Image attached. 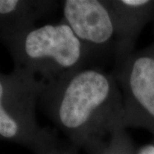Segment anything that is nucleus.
Returning <instances> with one entry per match:
<instances>
[{
  "mask_svg": "<svg viewBox=\"0 0 154 154\" xmlns=\"http://www.w3.org/2000/svg\"><path fill=\"white\" fill-rule=\"evenodd\" d=\"M57 1L0 0V41L17 37L35 27V22L57 9Z\"/></svg>",
  "mask_w": 154,
  "mask_h": 154,
  "instance_id": "7",
  "label": "nucleus"
},
{
  "mask_svg": "<svg viewBox=\"0 0 154 154\" xmlns=\"http://www.w3.org/2000/svg\"><path fill=\"white\" fill-rule=\"evenodd\" d=\"M132 142L124 128H116L100 150L99 154H127L131 151Z\"/></svg>",
  "mask_w": 154,
  "mask_h": 154,
  "instance_id": "8",
  "label": "nucleus"
},
{
  "mask_svg": "<svg viewBox=\"0 0 154 154\" xmlns=\"http://www.w3.org/2000/svg\"><path fill=\"white\" fill-rule=\"evenodd\" d=\"M38 104L75 147L100 151L121 127L122 96L111 74L90 66L46 83Z\"/></svg>",
  "mask_w": 154,
  "mask_h": 154,
  "instance_id": "1",
  "label": "nucleus"
},
{
  "mask_svg": "<svg viewBox=\"0 0 154 154\" xmlns=\"http://www.w3.org/2000/svg\"><path fill=\"white\" fill-rule=\"evenodd\" d=\"M136 154H154V142L143 146L139 149Z\"/></svg>",
  "mask_w": 154,
  "mask_h": 154,
  "instance_id": "10",
  "label": "nucleus"
},
{
  "mask_svg": "<svg viewBox=\"0 0 154 154\" xmlns=\"http://www.w3.org/2000/svg\"><path fill=\"white\" fill-rule=\"evenodd\" d=\"M63 21L91 53L94 60L114 55L116 28L107 0H65Z\"/></svg>",
  "mask_w": 154,
  "mask_h": 154,
  "instance_id": "5",
  "label": "nucleus"
},
{
  "mask_svg": "<svg viewBox=\"0 0 154 154\" xmlns=\"http://www.w3.org/2000/svg\"><path fill=\"white\" fill-rule=\"evenodd\" d=\"M45 87L44 80L20 67L9 74L0 73V140L39 154L57 140V134L39 126L36 118V106Z\"/></svg>",
  "mask_w": 154,
  "mask_h": 154,
  "instance_id": "3",
  "label": "nucleus"
},
{
  "mask_svg": "<svg viewBox=\"0 0 154 154\" xmlns=\"http://www.w3.org/2000/svg\"><path fill=\"white\" fill-rule=\"evenodd\" d=\"M116 28L114 64L134 51L143 28L154 17V1L107 0Z\"/></svg>",
  "mask_w": 154,
  "mask_h": 154,
  "instance_id": "6",
  "label": "nucleus"
},
{
  "mask_svg": "<svg viewBox=\"0 0 154 154\" xmlns=\"http://www.w3.org/2000/svg\"><path fill=\"white\" fill-rule=\"evenodd\" d=\"M15 66L45 82L92 65L94 58L63 20L34 27L4 43Z\"/></svg>",
  "mask_w": 154,
  "mask_h": 154,
  "instance_id": "2",
  "label": "nucleus"
},
{
  "mask_svg": "<svg viewBox=\"0 0 154 154\" xmlns=\"http://www.w3.org/2000/svg\"><path fill=\"white\" fill-rule=\"evenodd\" d=\"M72 147H74V146H72ZM72 147L60 146L59 141L57 140H55L39 154H74Z\"/></svg>",
  "mask_w": 154,
  "mask_h": 154,
  "instance_id": "9",
  "label": "nucleus"
},
{
  "mask_svg": "<svg viewBox=\"0 0 154 154\" xmlns=\"http://www.w3.org/2000/svg\"><path fill=\"white\" fill-rule=\"evenodd\" d=\"M111 74L122 96V128L154 134V42L114 64Z\"/></svg>",
  "mask_w": 154,
  "mask_h": 154,
  "instance_id": "4",
  "label": "nucleus"
}]
</instances>
